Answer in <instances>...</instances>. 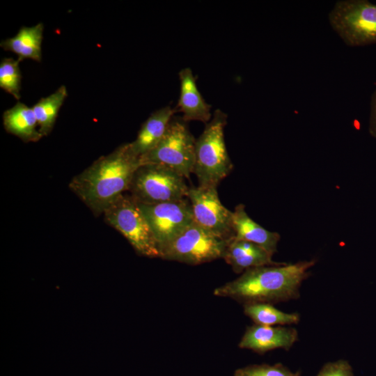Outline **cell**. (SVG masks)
I'll return each instance as SVG.
<instances>
[{
	"label": "cell",
	"mask_w": 376,
	"mask_h": 376,
	"mask_svg": "<svg viewBox=\"0 0 376 376\" xmlns=\"http://www.w3.org/2000/svg\"><path fill=\"white\" fill-rule=\"evenodd\" d=\"M3 123L7 132L24 142H36L43 136L37 129L38 124L33 108L20 102L3 112Z\"/></svg>",
	"instance_id": "obj_16"
},
{
	"label": "cell",
	"mask_w": 376,
	"mask_h": 376,
	"mask_svg": "<svg viewBox=\"0 0 376 376\" xmlns=\"http://www.w3.org/2000/svg\"><path fill=\"white\" fill-rule=\"evenodd\" d=\"M230 241L217 236L193 221L160 249V258L191 265L223 258Z\"/></svg>",
	"instance_id": "obj_8"
},
{
	"label": "cell",
	"mask_w": 376,
	"mask_h": 376,
	"mask_svg": "<svg viewBox=\"0 0 376 376\" xmlns=\"http://www.w3.org/2000/svg\"><path fill=\"white\" fill-rule=\"evenodd\" d=\"M180 93L175 111L183 113L185 121L198 120L205 123L211 118V106L201 95L191 70L186 68L179 72Z\"/></svg>",
	"instance_id": "obj_13"
},
{
	"label": "cell",
	"mask_w": 376,
	"mask_h": 376,
	"mask_svg": "<svg viewBox=\"0 0 376 376\" xmlns=\"http://www.w3.org/2000/svg\"><path fill=\"white\" fill-rule=\"evenodd\" d=\"M138 203L158 243L159 251L194 221L191 203L187 198L152 205Z\"/></svg>",
	"instance_id": "obj_10"
},
{
	"label": "cell",
	"mask_w": 376,
	"mask_h": 376,
	"mask_svg": "<svg viewBox=\"0 0 376 376\" xmlns=\"http://www.w3.org/2000/svg\"><path fill=\"white\" fill-rule=\"evenodd\" d=\"M189 189L185 178L169 167L146 164L136 171L129 191L138 203L152 205L185 198Z\"/></svg>",
	"instance_id": "obj_6"
},
{
	"label": "cell",
	"mask_w": 376,
	"mask_h": 376,
	"mask_svg": "<svg viewBox=\"0 0 376 376\" xmlns=\"http://www.w3.org/2000/svg\"><path fill=\"white\" fill-rule=\"evenodd\" d=\"M68 96L67 88L61 86L47 97H42L33 107L41 134L47 136L52 130L61 107Z\"/></svg>",
	"instance_id": "obj_19"
},
{
	"label": "cell",
	"mask_w": 376,
	"mask_h": 376,
	"mask_svg": "<svg viewBox=\"0 0 376 376\" xmlns=\"http://www.w3.org/2000/svg\"><path fill=\"white\" fill-rule=\"evenodd\" d=\"M175 109L167 106L157 109L142 125L136 139L130 143L132 152L142 157L153 150L163 138Z\"/></svg>",
	"instance_id": "obj_15"
},
{
	"label": "cell",
	"mask_w": 376,
	"mask_h": 376,
	"mask_svg": "<svg viewBox=\"0 0 376 376\" xmlns=\"http://www.w3.org/2000/svg\"><path fill=\"white\" fill-rule=\"evenodd\" d=\"M299 370L294 372L281 363L273 365L251 364L237 369L234 376H301Z\"/></svg>",
	"instance_id": "obj_21"
},
{
	"label": "cell",
	"mask_w": 376,
	"mask_h": 376,
	"mask_svg": "<svg viewBox=\"0 0 376 376\" xmlns=\"http://www.w3.org/2000/svg\"><path fill=\"white\" fill-rule=\"evenodd\" d=\"M103 214L107 223L118 230L138 253L160 258L158 243L138 202L132 196L122 194Z\"/></svg>",
	"instance_id": "obj_4"
},
{
	"label": "cell",
	"mask_w": 376,
	"mask_h": 376,
	"mask_svg": "<svg viewBox=\"0 0 376 376\" xmlns=\"http://www.w3.org/2000/svg\"><path fill=\"white\" fill-rule=\"evenodd\" d=\"M272 254L254 243L244 240H231L223 256L233 272L243 273L247 269L269 265H279L283 263L274 262Z\"/></svg>",
	"instance_id": "obj_12"
},
{
	"label": "cell",
	"mask_w": 376,
	"mask_h": 376,
	"mask_svg": "<svg viewBox=\"0 0 376 376\" xmlns=\"http://www.w3.org/2000/svg\"><path fill=\"white\" fill-rule=\"evenodd\" d=\"M298 340V331L294 327L254 324L246 329L238 347L263 354L276 349L288 351Z\"/></svg>",
	"instance_id": "obj_11"
},
{
	"label": "cell",
	"mask_w": 376,
	"mask_h": 376,
	"mask_svg": "<svg viewBox=\"0 0 376 376\" xmlns=\"http://www.w3.org/2000/svg\"><path fill=\"white\" fill-rule=\"evenodd\" d=\"M227 114L217 109L195 144L194 173L199 185L215 187L232 171L225 141L224 127Z\"/></svg>",
	"instance_id": "obj_3"
},
{
	"label": "cell",
	"mask_w": 376,
	"mask_h": 376,
	"mask_svg": "<svg viewBox=\"0 0 376 376\" xmlns=\"http://www.w3.org/2000/svg\"><path fill=\"white\" fill-rule=\"evenodd\" d=\"M316 376H354V374L347 360L339 359L324 363Z\"/></svg>",
	"instance_id": "obj_22"
},
{
	"label": "cell",
	"mask_w": 376,
	"mask_h": 376,
	"mask_svg": "<svg viewBox=\"0 0 376 376\" xmlns=\"http://www.w3.org/2000/svg\"><path fill=\"white\" fill-rule=\"evenodd\" d=\"M196 139L182 118L173 116L159 143L140 158L141 165L156 164L165 166L184 178L194 171Z\"/></svg>",
	"instance_id": "obj_7"
},
{
	"label": "cell",
	"mask_w": 376,
	"mask_h": 376,
	"mask_svg": "<svg viewBox=\"0 0 376 376\" xmlns=\"http://www.w3.org/2000/svg\"><path fill=\"white\" fill-rule=\"evenodd\" d=\"M315 260L262 266L244 272L238 278L216 288L213 294L230 298L242 305L277 304L297 299L300 287L311 274Z\"/></svg>",
	"instance_id": "obj_1"
},
{
	"label": "cell",
	"mask_w": 376,
	"mask_h": 376,
	"mask_svg": "<svg viewBox=\"0 0 376 376\" xmlns=\"http://www.w3.org/2000/svg\"><path fill=\"white\" fill-rule=\"evenodd\" d=\"M20 61L4 58L0 63V88L19 100L22 74L19 65Z\"/></svg>",
	"instance_id": "obj_20"
},
{
	"label": "cell",
	"mask_w": 376,
	"mask_h": 376,
	"mask_svg": "<svg viewBox=\"0 0 376 376\" xmlns=\"http://www.w3.org/2000/svg\"><path fill=\"white\" fill-rule=\"evenodd\" d=\"M232 224L235 233L233 240L254 243L272 255L276 252L279 234L269 231L255 222L246 212L244 205L235 207L233 212Z\"/></svg>",
	"instance_id": "obj_14"
},
{
	"label": "cell",
	"mask_w": 376,
	"mask_h": 376,
	"mask_svg": "<svg viewBox=\"0 0 376 376\" xmlns=\"http://www.w3.org/2000/svg\"><path fill=\"white\" fill-rule=\"evenodd\" d=\"M187 198L191 203L196 224L221 238L229 241L234 239L233 212L221 204L217 187L198 186L189 188Z\"/></svg>",
	"instance_id": "obj_9"
},
{
	"label": "cell",
	"mask_w": 376,
	"mask_h": 376,
	"mask_svg": "<svg viewBox=\"0 0 376 376\" xmlns=\"http://www.w3.org/2000/svg\"><path fill=\"white\" fill-rule=\"evenodd\" d=\"M44 25L38 23L35 26H22L13 37L1 42V47L15 53L21 61L24 59H32L41 61L42 43Z\"/></svg>",
	"instance_id": "obj_17"
},
{
	"label": "cell",
	"mask_w": 376,
	"mask_h": 376,
	"mask_svg": "<svg viewBox=\"0 0 376 376\" xmlns=\"http://www.w3.org/2000/svg\"><path fill=\"white\" fill-rule=\"evenodd\" d=\"M329 21L349 46L376 43V4L369 1H338L329 13Z\"/></svg>",
	"instance_id": "obj_5"
},
{
	"label": "cell",
	"mask_w": 376,
	"mask_h": 376,
	"mask_svg": "<svg viewBox=\"0 0 376 376\" xmlns=\"http://www.w3.org/2000/svg\"><path fill=\"white\" fill-rule=\"evenodd\" d=\"M243 311L254 324L260 325L285 326L296 324L300 320L299 313H285L267 303L244 304Z\"/></svg>",
	"instance_id": "obj_18"
},
{
	"label": "cell",
	"mask_w": 376,
	"mask_h": 376,
	"mask_svg": "<svg viewBox=\"0 0 376 376\" xmlns=\"http://www.w3.org/2000/svg\"><path fill=\"white\" fill-rule=\"evenodd\" d=\"M140 166V157L132 152L130 143H125L75 176L69 186L95 214L99 215L129 190Z\"/></svg>",
	"instance_id": "obj_2"
},
{
	"label": "cell",
	"mask_w": 376,
	"mask_h": 376,
	"mask_svg": "<svg viewBox=\"0 0 376 376\" xmlns=\"http://www.w3.org/2000/svg\"><path fill=\"white\" fill-rule=\"evenodd\" d=\"M369 132L373 137L376 138V90L372 95L370 102Z\"/></svg>",
	"instance_id": "obj_23"
}]
</instances>
